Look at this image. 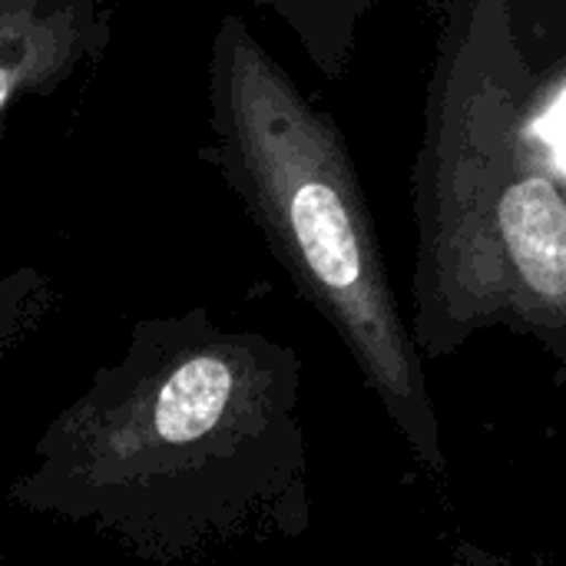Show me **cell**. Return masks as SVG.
<instances>
[{
	"label": "cell",
	"mask_w": 566,
	"mask_h": 566,
	"mask_svg": "<svg viewBox=\"0 0 566 566\" xmlns=\"http://www.w3.org/2000/svg\"><path fill=\"white\" fill-rule=\"evenodd\" d=\"M507 0H464L431 73L415 166L418 259L408 332L421 361L504 328L566 365L564 146L544 129Z\"/></svg>",
	"instance_id": "cell-2"
},
{
	"label": "cell",
	"mask_w": 566,
	"mask_h": 566,
	"mask_svg": "<svg viewBox=\"0 0 566 566\" xmlns=\"http://www.w3.org/2000/svg\"><path fill=\"white\" fill-rule=\"evenodd\" d=\"M0 566H13V564H3V560H0Z\"/></svg>",
	"instance_id": "cell-8"
},
{
	"label": "cell",
	"mask_w": 566,
	"mask_h": 566,
	"mask_svg": "<svg viewBox=\"0 0 566 566\" xmlns=\"http://www.w3.org/2000/svg\"><path fill=\"white\" fill-rule=\"evenodd\" d=\"M83 33L86 0H0V116L23 90L60 80Z\"/></svg>",
	"instance_id": "cell-4"
},
{
	"label": "cell",
	"mask_w": 566,
	"mask_h": 566,
	"mask_svg": "<svg viewBox=\"0 0 566 566\" xmlns=\"http://www.w3.org/2000/svg\"><path fill=\"white\" fill-rule=\"evenodd\" d=\"M50 305V282L36 269L0 275V361H7L23 345V338L36 332Z\"/></svg>",
	"instance_id": "cell-6"
},
{
	"label": "cell",
	"mask_w": 566,
	"mask_h": 566,
	"mask_svg": "<svg viewBox=\"0 0 566 566\" xmlns=\"http://www.w3.org/2000/svg\"><path fill=\"white\" fill-rule=\"evenodd\" d=\"M458 564L461 566H517V564H511V560H501V557L488 554V551H481V547H474V544H461V547H458Z\"/></svg>",
	"instance_id": "cell-7"
},
{
	"label": "cell",
	"mask_w": 566,
	"mask_h": 566,
	"mask_svg": "<svg viewBox=\"0 0 566 566\" xmlns=\"http://www.w3.org/2000/svg\"><path fill=\"white\" fill-rule=\"evenodd\" d=\"M209 113L219 169L269 252L338 335L408 454L431 478H444L448 454L428 371L335 119L239 17H226L212 40Z\"/></svg>",
	"instance_id": "cell-3"
},
{
	"label": "cell",
	"mask_w": 566,
	"mask_h": 566,
	"mask_svg": "<svg viewBox=\"0 0 566 566\" xmlns=\"http://www.w3.org/2000/svg\"><path fill=\"white\" fill-rule=\"evenodd\" d=\"M279 10L289 27L308 43V53L322 70H335L348 53V36L355 23L378 0H259Z\"/></svg>",
	"instance_id": "cell-5"
},
{
	"label": "cell",
	"mask_w": 566,
	"mask_h": 566,
	"mask_svg": "<svg viewBox=\"0 0 566 566\" xmlns=\"http://www.w3.org/2000/svg\"><path fill=\"white\" fill-rule=\"evenodd\" d=\"M3 504L156 566L298 541L312 527L305 361L206 308L143 318L50 418Z\"/></svg>",
	"instance_id": "cell-1"
}]
</instances>
